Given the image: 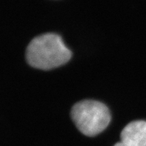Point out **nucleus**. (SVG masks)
<instances>
[{
    "mask_svg": "<svg viewBox=\"0 0 146 146\" xmlns=\"http://www.w3.org/2000/svg\"><path fill=\"white\" fill-rule=\"evenodd\" d=\"M72 52L56 34H44L33 38L26 50V60L36 69L48 70L70 61Z\"/></svg>",
    "mask_w": 146,
    "mask_h": 146,
    "instance_id": "obj_1",
    "label": "nucleus"
},
{
    "mask_svg": "<svg viewBox=\"0 0 146 146\" xmlns=\"http://www.w3.org/2000/svg\"><path fill=\"white\" fill-rule=\"evenodd\" d=\"M70 116L77 129L88 137L102 133L111 119L107 106L95 100H83L75 104Z\"/></svg>",
    "mask_w": 146,
    "mask_h": 146,
    "instance_id": "obj_2",
    "label": "nucleus"
},
{
    "mask_svg": "<svg viewBox=\"0 0 146 146\" xmlns=\"http://www.w3.org/2000/svg\"><path fill=\"white\" fill-rule=\"evenodd\" d=\"M120 139L128 146H146V121L130 122L121 132Z\"/></svg>",
    "mask_w": 146,
    "mask_h": 146,
    "instance_id": "obj_3",
    "label": "nucleus"
},
{
    "mask_svg": "<svg viewBox=\"0 0 146 146\" xmlns=\"http://www.w3.org/2000/svg\"><path fill=\"white\" fill-rule=\"evenodd\" d=\"M113 146H128V145L125 144V143H122V142H119V143H117V144H115Z\"/></svg>",
    "mask_w": 146,
    "mask_h": 146,
    "instance_id": "obj_4",
    "label": "nucleus"
}]
</instances>
